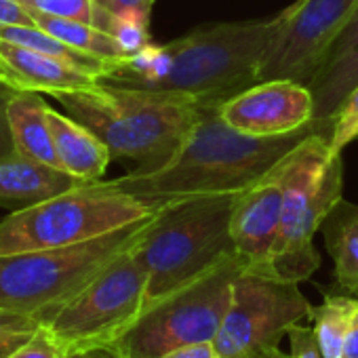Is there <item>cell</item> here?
Instances as JSON below:
<instances>
[{
    "instance_id": "obj_1",
    "label": "cell",
    "mask_w": 358,
    "mask_h": 358,
    "mask_svg": "<svg viewBox=\"0 0 358 358\" xmlns=\"http://www.w3.org/2000/svg\"><path fill=\"white\" fill-rule=\"evenodd\" d=\"M318 131H333V124L310 122L289 135L253 137L230 127L220 114V103H207L166 164L145 173L133 171L110 184L152 207L192 196L236 194L259 182L291 150Z\"/></svg>"
},
{
    "instance_id": "obj_2",
    "label": "cell",
    "mask_w": 358,
    "mask_h": 358,
    "mask_svg": "<svg viewBox=\"0 0 358 358\" xmlns=\"http://www.w3.org/2000/svg\"><path fill=\"white\" fill-rule=\"evenodd\" d=\"M64 110L91 129L112 158L137 162V171L166 164L184 143L207 101L141 87L97 80L91 87L53 95Z\"/></svg>"
},
{
    "instance_id": "obj_3",
    "label": "cell",
    "mask_w": 358,
    "mask_h": 358,
    "mask_svg": "<svg viewBox=\"0 0 358 358\" xmlns=\"http://www.w3.org/2000/svg\"><path fill=\"white\" fill-rule=\"evenodd\" d=\"M156 213L110 234L53 249L0 253V310L47 324L112 262L133 249Z\"/></svg>"
},
{
    "instance_id": "obj_4",
    "label": "cell",
    "mask_w": 358,
    "mask_h": 358,
    "mask_svg": "<svg viewBox=\"0 0 358 358\" xmlns=\"http://www.w3.org/2000/svg\"><path fill=\"white\" fill-rule=\"evenodd\" d=\"M236 194L173 201L156 213L135 245V255L148 272L145 308L236 255L230 234Z\"/></svg>"
},
{
    "instance_id": "obj_5",
    "label": "cell",
    "mask_w": 358,
    "mask_h": 358,
    "mask_svg": "<svg viewBox=\"0 0 358 358\" xmlns=\"http://www.w3.org/2000/svg\"><path fill=\"white\" fill-rule=\"evenodd\" d=\"M331 131L306 137L285 160L282 211L272 249V272L278 278L301 282L320 266L314 234L341 201L343 162L329 148Z\"/></svg>"
},
{
    "instance_id": "obj_6",
    "label": "cell",
    "mask_w": 358,
    "mask_h": 358,
    "mask_svg": "<svg viewBox=\"0 0 358 358\" xmlns=\"http://www.w3.org/2000/svg\"><path fill=\"white\" fill-rule=\"evenodd\" d=\"M278 17L201 26L166 43L171 66L152 91L222 103L257 83V68Z\"/></svg>"
},
{
    "instance_id": "obj_7",
    "label": "cell",
    "mask_w": 358,
    "mask_h": 358,
    "mask_svg": "<svg viewBox=\"0 0 358 358\" xmlns=\"http://www.w3.org/2000/svg\"><path fill=\"white\" fill-rule=\"evenodd\" d=\"M160 209L101 179L80 184L64 194L7 215L0 222V253L85 243L152 217Z\"/></svg>"
},
{
    "instance_id": "obj_8",
    "label": "cell",
    "mask_w": 358,
    "mask_h": 358,
    "mask_svg": "<svg viewBox=\"0 0 358 358\" xmlns=\"http://www.w3.org/2000/svg\"><path fill=\"white\" fill-rule=\"evenodd\" d=\"M243 270L245 264L236 253L171 291L148 306L114 345L124 358H160L179 345L213 341L230 308L232 285Z\"/></svg>"
},
{
    "instance_id": "obj_9",
    "label": "cell",
    "mask_w": 358,
    "mask_h": 358,
    "mask_svg": "<svg viewBox=\"0 0 358 358\" xmlns=\"http://www.w3.org/2000/svg\"><path fill=\"white\" fill-rule=\"evenodd\" d=\"M148 272L135 247L112 262L47 327L66 352L114 345L145 308Z\"/></svg>"
},
{
    "instance_id": "obj_10",
    "label": "cell",
    "mask_w": 358,
    "mask_h": 358,
    "mask_svg": "<svg viewBox=\"0 0 358 358\" xmlns=\"http://www.w3.org/2000/svg\"><path fill=\"white\" fill-rule=\"evenodd\" d=\"M312 308L299 282L243 270L213 343L222 358L274 350L291 327L312 316Z\"/></svg>"
},
{
    "instance_id": "obj_11",
    "label": "cell",
    "mask_w": 358,
    "mask_h": 358,
    "mask_svg": "<svg viewBox=\"0 0 358 358\" xmlns=\"http://www.w3.org/2000/svg\"><path fill=\"white\" fill-rule=\"evenodd\" d=\"M358 0H297L278 13V26L257 68V83L293 80L308 87Z\"/></svg>"
},
{
    "instance_id": "obj_12",
    "label": "cell",
    "mask_w": 358,
    "mask_h": 358,
    "mask_svg": "<svg viewBox=\"0 0 358 358\" xmlns=\"http://www.w3.org/2000/svg\"><path fill=\"white\" fill-rule=\"evenodd\" d=\"M222 118L253 137L289 135L314 118L312 91L293 80L255 83L220 103Z\"/></svg>"
},
{
    "instance_id": "obj_13",
    "label": "cell",
    "mask_w": 358,
    "mask_h": 358,
    "mask_svg": "<svg viewBox=\"0 0 358 358\" xmlns=\"http://www.w3.org/2000/svg\"><path fill=\"white\" fill-rule=\"evenodd\" d=\"M282 160L259 182L238 192L232 205L230 234L245 270L253 274L274 276L272 249L282 211Z\"/></svg>"
},
{
    "instance_id": "obj_14",
    "label": "cell",
    "mask_w": 358,
    "mask_h": 358,
    "mask_svg": "<svg viewBox=\"0 0 358 358\" xmlns=\"http://www.w3.org/2000/svg\"><path fill=\"white\" fill-rule=\"evenodd\" d=\"M0 70H3L7 83L17 87L20 91L34 93H62L74 91L95 85V74L53 57L49 53H41L30 47H22L0 38Z\"/></svg>"
},
{
    "instance_id": "obj_15",
    "label": "cell",
    "mask_w": 358,
    "mask_h": 358,
    "mask_svg": "<svg viewBox=\"0 0 358 358\" xmlns=\"http://www.w3.org/2000/svg\"><path fill=\"white\" fill-rule=\"evenodd\" d=\"M358 85V7L327 51L316 74L308 83L314 97L312 122L331 124L345 95Z\"/></svg>"
},
{
    "instance_id": "obj_16",
    "label": "cell",
    "mask_w": 358,
    "mask_h": 358,
    "mask_svg": "<svg viewBox=\"0 0 358 358\" xmlns=\"http://www.w3.org/2000/svg\"><path fill=\"white\" fill-rule=\"evenodd\" d=\"M80 184L89 182H80L57 166L36 162L20 154L0 158V207H30Z\"/></svg>"
},
{
    "instance_id": "obj_17",
    "label": "cell",
    "mask_w": 358,
    "mask_h": 358,
    "mask_svg": "<svg viewBox=\"0 0 358 358\" xmlns=\"http://www.w3.org/2000/svg\"><path fill=\"white\" fill-rule=\"evenodd\" d=\"M47 118L62 169L80 182H99L112 160L108 145L70 114L47 106Z\"/></svg>"
},
{
    "instance_id": "obj_18",
    "label": "cell",
    "mask_w": 358,
    "mask_h": 358,
    "mask_svg": "<svg viewBox=\"0 0 358 358\" xmlns=\"http://www.w3.org/2000/svg\"><path fill=\"white\" fill-rule=\"evenodd\" d=\"M9 122L20 156L62 169L47 118V103L41 93L20 91L9 106Z\"/></svg>"
},
{
    "instance_id": "obj_19",
    "label": "cell",
    "mask_w": 358,
    "mask_h": 358,
    "mask_svg": "<svg viewBox=\"0 0 358 358\" xmlns=\"http://www.w3.org/2000/svg\"><path fill=\"white\" fill-rule=\"evenodd\" d=\"M322 230L337 285L358 297V207L339 201Z\"/></svg>"
},
{
    "instance_id": "obj_20",
    "label": "cell",
    "mask_w": 358,
    "mask_h": 358,
    "mask_svg": "<svg viewBox=\"0 0 358 358\" xmlns=\"http://www.w3.org/2000/svg\"><path fill=\"white\" fill-rule=\"evenodd\" d=\"M30 11H32L34 24L38 28H43L45 32L64 41L66 45H70L83 53L95 55L99 59L112 62V64H124L127 55L120 51V47L116 45L112 34H108L106 30H101L93 24H87V22L55 17V15L34 11V9H30Z\"/></svg>"
},
{
    "instance_id": "obj_21",
    "label": "cell",
    "mask_w": 358,
    "mask_h": 358,
    "mask_svg": "<svg viewBox=\"0 0 358 358\" xmlns=\"http://www.w3.org/2000/svg\"><path fill=\"white\" fill-rule=\"evenodd\" d=\"M358 308V297L327 295L324 301L312 308L314 337L322 358H343V343Z\"/></svg>"
},
{
    "instance_id": "obj_22",
    "label": "cell",
    "mask_w": 358,
    "mask_h": 358,
    "mask_svg": "<svg viewBox=\"0 0 358 358\" xmlns=\"http://www.w3.org/2000/svg\"><path fill=\"white\" fill-rule=\"evenodd\" d=\"M28 7L34 11L47 13V15L87 22V24H93L110 34L112 11L97 5L95 0H30Z\"/></svg>"
},
{
    "instance_id": "obj_23",
    "label": "cell",
    "mask_w": 358,
    "mask_h": 358,
    "mask_svg": "<svg viewBox=\"0 0 358 358\" xmlns=\"http://www.w3.org/2000/svg\"><path fill=\"white\" fill-rule=\"evenodd\" d=\"M110 34L127 57L137 53L150 45V13L137 9L112 13Z\"/></svg>"
},
{
    "instance_id": "obj_24",
    "label": "cell",
    "mask_w": 358,
    "mask_h": 358,
    "mask_svg": "<svg viewBox=\"0 0 358 358\" xmlns=\"http://www.w3.org/2000/svg\"><path fill=\"white\" fill-rule=\"evenodd\" d=\"M331 124L333 131L329 137V148L333 154H341V150L358 137V85L345 95L333 114Z\"/></svg>"
},
{
    "instance_id": "obj_25",
    "label": "cell",
    "mask_w": 358,
    "mask_h": 358,
    "mask_svg": "<svg viewBox=\"0 0 358 358\" xmlns=\"http://www.w3.org/2000/svg\"><path fill=\"white\" fill-rule=\"evenodd\" d=\"M41 324L43 322L32 316L0 310V358H9Z\"/></svg>"
},
{
    "instance_id": "obj_26",
    "label": "cell",
    "mask_w": 358,
    "mask_h": 358,
    "mask_svg": "<svg viewBox=\"0 0 358 358\" xmlns=\"http://www.w3.org/2000/svg\"><path fill=\"white\" fill-rule=\"evenodd\" d=\"M66 348L57 341L47 324H41L34 335L24 341L9 358H66Z\"/></svg>"
},
{
    "instance_id": "obj_27",
    "label": "cell",
    "mask_w": 358,
    "mask_h": 358,
    "mask_svg": "<svg viewBox=\"0 0 358 358\" xmlns=\"http://www.w3.org/2000/svg\"><path fill=\"white\" fill-rule=\"evenodd\" d=\"M17 93H20L17 87L0 78V158L17 154L13 133H11V122H9V106Z\"/></svg>"
},
{
    "instance_id": "obj_28",
    "label": "cell",
    "mask_w": 358,
    "mask_h": 358,
    "mask_svg": "<svg viewBox=\"0 0 358 358\" xmlns=\"http://www.w3.org/2000/svg\"><path fill=\"white\" fill-rule=\"evenodd\" d=\"M289 354H285L282 358H322L314 337V329L301 327V322L289 329Z\"/></svg>"
},
{
    "instance_id": "obj_29",
    "label": "cell",
    "mask_w": 358,
    "mask_h": 358,
    "mask_svg": "<svg viewBox=\"0 0 358 358\" xmlns=\"http://www.w3.org/2000/svg\"><path fill=\"white\" fill-rule=\"evenodd\" d=\"M0 26H36L30 7L22 0H0Z\"/></svg>"
},
{
    "instance_id": "obj_30",
    "label": "cell",
    "mask_w": 358,
    "mask_h": 358,
    "mask_svg": "<svg viewBox=\"0 0 358 358\" xmlns=\"http://www.w3.org/2000/svg\"><path fill=\"white\" fill-rule=\"evenodd\" d=\"M160 358H222L213 341H201V343H188V345H179Z\"/></svg>"
},
{
    "instance_id": "obj_31",
    "label": "cell",
    "mask_w": 358,
    "mask_h": 358,
    "mask_svg": "<svg viewBox=\"0 0 358 358\" xmlns=\"http://www.w3.org/2000/svg\"><path fill=\"white\" fill-rule=\"evenodd\" d=\"M66 358H124V356L116 345H95V348L72 350L66 354Z\"/></svg>"
},
{
    "instance_id": "obj_32",
    "label": "cell",
    "mask_w": 358,
    "mask_h": 358,
    "mask_svg": "<svg viewBox=\"0 0 358 358\" xmlns=\"http://www.w3.org/2000/svg\"><path fill=\"white\" fill-rule=\"evenodd\" d=\"M152 7H154V0H108V3H106V9L112 11V13L127 11V9H137V11L152 13Z\"/></svg>"
},
{
    "instance_id": "obj_33",
    "label": "cell",
    "mask_w": 358,
    "mask_h": 358,
    "mask_svg": "<svg viewBox=\"0 0 358 358\" xmlns=\"http://www.w3.org/2000/svg\"><path fill=\"white\" fill-rule=\"evenodd\" d=\"M343 358H358V308L352 316L345 343H343Z\"/></svg>"
},
{
    "instance_id": "obj_34",
    "label": "cell",
    "mask_w": 358,
    "mask_h": 358,
    "mask_svg": "<svg viewBox=\"0 0 358 358\" xmlns=\"http://www.w3.org/2000/svg\"><path fill=\"white\" fill-rule=\"evenodd\" d=\"M285 352H280V348L274 350H266V352H251V354H241V356H228V358H282Z\"/></svg>"
},
{
    "instance_id": "obj_35",
    "label": "cell",
    "mask_w": 358,
    "mask_h": 358,
    "mask_svg": "<svg viewBox=\"0 0 358 358\" xmlns=\"http://www.w3.org/2000/svg\"><path fill=\"white\" fill-rule=\"evenodd\" d=\"M95 3H97V5H101V7H106V3H108V0H95Z\"/></svg>"
},
{
    "instance_id": "obj_36",
    "label": "cell",
    "mask_w": 358,
    "mask_h": 358,
    "mask_svg": "<svg viewBox=\"0 0 358 358\" xmlns=\"http://www.w3.org/2000/svg\"><path fill=\"white\" fill-rule=\"evenodd\" d=\"M0 78H3V80H7V78H5V74H3V70H0Z\"/></svg>"
}]
</instances>
